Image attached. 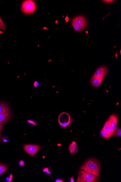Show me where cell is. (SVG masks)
Returning a JSON list of instances; mask_svg holds the SVG:
<instances>
[{"instance_id": "cell-1", "label": "cell", "mask_w": 121, "mask_h": 182, "mask_svg": "<svg viewBox=\"0 0 121 182\" xmlns=\"http://www.w3.org/2000/svg\"><path fill=\"white\" fill-rule=\"evenodd\" d=\"M80 170H83L97 177H100V164L95 159H91L86 161L81 166Z\"/></svg>"}, {"instance_id": "cell-2", "label": "cell", "mask_w": 121, "mask_h": 182, "mask_svg": "<svg viewBox=\"0 0 121 182\" xmlns=\"http://www.w3.org/2000/svg\"><path fill=\"white\" fill-rule=\"evenodd\" d=\"M98 177L83 170H80L78 175L77 182H96L99 181Z\"/></svg>"}, {"instance_id": "cell-3", "label": "cell", "mask_w": 121, "mask_h": 182, "mask_svg": "<svg viewBox=\"0 0 121 182\" xmlns=\"http://www.w3.org/2000/svg\"><path fill=\"white\" fill-rule=\"evenodd\" d=\"M37 6L35 2L27 0L23 2L21 6L22 12L26 15H31L35 12Z\"/></svg>"}, {"instance_id": "cell-4", "label": "cell", "mask_w": 121, "mask_h": 182, "mask_svg": "<svg viewBox=\"0 0 121 182\" xmlns=\"http://www.w3.org/2000/svg\"><path fill=\"white\" fill-rule=\"evenodd\" d=\"M72 24L75 30L78 32L83 31L87 25V21L85 17L78 16L72 20Z\"/></svg>"}, {"instance_id": "cell-5", "label": "cell", "mask_w": 121, "mask_h": 182, "mask_svg": "<svg viewBox=\"0 0 121 182\" xmlns=\"http://www.w3.org/2000/svg\"><path fill=\"white\" fill-rule=\"evenodd\" d=\"M73 119V118L68 113L63 112L59 116L58 122L62 127L66 128L72 124Z\"/></svg>"}, {"instance_id": "cell-6", "label": "cell", "mask_w": 121, "mask_h": 182, "mask_svg": "<svg viewBox=\"0 0 121 182\" xmlns=\"http://www.w3.org/2000/svg\"><path fill=\"white\" fill-rule=\"evenodd\" d=\"M23 148L29 155L33 157L40 151L41 147L39 145L26 144L24 145Z\"/></svg>"}, {"instance_id": "cell-7", "label": "cell", "mask_w": 121, "mask_h": 182, "mask_svg": "<svg viewBox=\"0 0 121 182\" xmlns=\"http://www.w3.org/2000/svg\"><path fill=\"white\" fill-rule=\"evenodd\" d=\"M108 68L105 66L100 67L95 70L93 76L104 78L108 73Z\"/></svg>"}, {"instance_id": "cell-8", "label": "cell", "mask_w": 121, "mask_h": 182, "mask_svg": "<svg viewBox=\"0 0 121 182\" xmlns=\"http://www.w3.org/2000/svg\"><path fill=\"white\" fill-rule=\"evenodd\" d=\"M103 128L109 138L113 136L111 129V120L110 117L105 123Z\"/></svg>"}, {"instance_id": "cell-9", "label": "cell", "mask_w": 121, "mask_h": 182, "mask_svg": "<svg viewBox=\"0 0 121 182\" xmlns=\"http://www.w3.org/2000/svg\"><path fill=\"white\" fill-rule=\"evenodd\" d=\"M11 116L10 111L5 113H0V124L5 125L10 119Z\"/></svg>"}, {"instance_id": "cell-10", "label": "cell", "mask_w": 121, "mask_h": 182, "mask_svg": "<svg viewBox=\"0 0 121 182\" xmlns=\"http://www.w3.org/2000/svg\"><path fill=\"white\" fill-rule=\"evenodd\" d=\"M104 79L93 76L90 80V83L93 87H99L101 85Z\"/></svg>"}, {"instance_id": "cell-11", "label": "cell", "mask_w": 121, "mask_h": 182, "mask_svg": "<svg viewBox=\"0 0 121 182\" xmlns=\"http://www.w3.org/2000/svg\"><path fill=\"white\" fill-rule=\"evenodd\" d=\"M110 117L111 120V129L113 135L114 132L117 127V125L118 122V118L117 115L114 114L111 115Z\"/></svg>"}, {"instance_id": "cell-12", "label": "cell", "mask_w": 121, "mask_h": 182, "mask_svg": "<svg viewBox=\"0 0 121 182\" xmlns=\"http://www.w3.org/2000/svg\"><path fill=\"white\" fill-rule=\"evenodd\" d=\"M68 149L69 150L70 153L75 154L77 153L78 151V146L77 144V143L74 142H73L69 145L68 147Z\"/></svg>"}, {"instance_id": "cell-13", "label": "cell", "mask_w": 121, "mask_h": 182, "mask_svg": "<svg viewBox=\"0 0 121 182\" xmlns=\"http://www.w3.org/2000/svg\"><path fill=\"white\" fill-rule=\"evenodd\" d=\"M10 110L11 108L8 105L3 102H0V113H5Z\"/></svg>"}, {"instance_id": "cell-14", "label": "cell", "mask_w": 121, "mask_h": 182, "mask_svg": "<svg viewBox=\"0 0 121 182\" xmlns=\"http://www.w3.org/2000/svg\"><path fill=\"white\" fill-rule=\"evenodd\" d=\"M8 168L5 165L0 164V175L7 171Z\"/></svg>"}, {"instance_id": "cell-15", "label": "cell", "mask_w": 121, "mask_h": 182, "mask_svg": "<svg viewBox=\"0 0 121 182\" xmlns=\"http://www.w3.org/2000/svg\"><path fill=\"white\" fill-rule=\"evenodd\" d=\"M113 135H115L116 137L120 138L121 136V129L117 127L115 131L114 132Z\"/></svg>"}, {"instance_id": "cell-16", "label": "cell", "mask_w": 121, "mask_h": 182, "mask_svg": "<svg viewBox=\"0 0 121 182\" xmlns=\"http://www.w3.org/2000/svg\"><path fill=\"white\" fill-rule=\"evenodd\" d=\"M100 135L104 138H109V136L107 135L106 132L104 131L103 128H102L101 131L100 132Z\"/></svg>"}, {"instance_id": "cell-17", "label": "cell", "mask_w": 121, "mask_h": 182, "mask_svg": "<svg viewBox=\"0 0 121 182\" xmlns=\"http://www.w3.org/2000/svg\"><path fill=\"white\" fill-rule=\"evenodd\" d=\"M0 29L4 31H6V29L5 24L2 20L1 17H0Z\"/></svg>"}, {"instance_id": "cell-18", "label": "cell", "mask_w": 121, "mask_h": 182, "mask_svg": "<svg viewBox=\"0 0 121 182\" xmlns=\"http://www.w3.org/2000/svg\"><path fill=\"white\" fill-rule=\"evenodd\" d=\"M27 122H28L29 124L30 125V126H32V127L36 126L37 125L36 123L33 121V120H28Z\"/></svg>"}, {"instance_id": "cell-19", "label": "cell", "mask_w": 121, "mask_h": 182, "mask_svg": "<svg viewBox=\"0 0 121 182\" xmlns=\"http://www.w3.org/2000/svg\"><path fill=\"white\" fill-rule=\"evenodd\" d=\"M43 172L47 174H49L50 175H51V171H50L49 170V169L48 168H45L43 169Z\"/></svg>"}, {"instance_id": "cell-20", "label": "cell", "mask_w": 121, "mask_h": 182, "mask_svg": "<svg viewBox=\"0 0 121 182\" xmlns=\"http://www.w3.org/2000/svg\"><path fill=\"white\" fill-rule=\"evenodd\" d=\"M13 179V176L12 174H11L9 177L6 178V180L8 182H10L12 181Z\"/></svg>"}, {"instance_id": "cell-21", "label": "cell", "mask_w": 121, "mask_h": 182, "mask_svg": "<svg viewBox=\"0 0 121 182\" xmlns=\"http://www.w3.org/2000/svg\"><path fill=\"white\" fill-rule=\"evenodd\" d=\"M3 128V125L0 124V142L1 141L2 131Z\"/></svg>"}, {"instance_id": "cell-22", "label": "cell", "mask_w": 121, "mask_h": 182, "mask_svg": "<svg viewBox=\"0 0 121 182\" xmlns=\"http://www.w3.org/2000/svg\"><path fill=\"white\" fill-rule=\"evenodd\" d=\"M18 164H19V165L21 166V167H23V166H24L25 165L24 161L22 160H20Z\"/></svg>"}, {"instance_id": "cell-23", "label": "cell", "mask_w": 121, "mask_h": 182, "mask_svg": "<svg viewBox=\"0 0 121 182\" xmlns=\"http://www.w3.org/2000/svg\"><path fill=\"white\" fill-rule=\"evenodd\" d=\"M40 86V84L39 83L38 81H36L34 83V87L35 88H37L38 86Z\"/></svg>"}, {"instance_id": "cell-24", "label": "cell", "mask_w": 121, "mask_h": 182, "mask_svg": "<svg viewBox=\"0 0 121 182\" xmlns=\"http://www.w3.org/2000/svg\"><path fill=\"white\" fill-rule=\"evenodd\" d=\"M69 181L70 182H74V176H73L72 177H71V178H70Z\"/></svg>"}, {"instance_id": "cell-25", "label": "cell", "mask_w": 121, "mask_h": 182, "mask_svg": "<svg viewBox=\"0 0 121 182\" xmlns=\"http://www.w3.org/2000/svg\"><path fill=\"white\" fill-rule=\"evenodd\" d=\"M56 182H63V181L62 179H56L55 181Z\"/></svg>"}, {"instance_id": "cell-26", "label": "cell", "mask_w": 121, "mask_h": 182, "mask_svg": "<svg viewBox=\"0 0 121 182\" xmlns=\"http://www.w3.org/2000/svg\"><path fill=\"white\" fill-rule=\"evenodd\" d=\"M104 1V2H105V3H111V2H112L113 1Z\"/></svg>"}]
</instances>
